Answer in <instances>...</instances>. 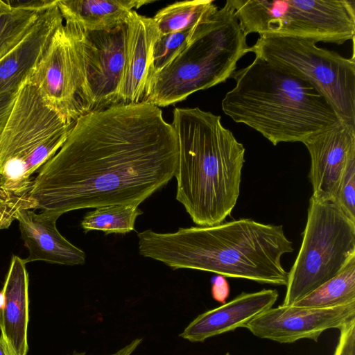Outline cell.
I'll use <instances>...</instances> for the list:
<instances>
[{
  "label": "cell",
  "instance_id": "cell-12",
  "mask_svg": "<svg viewBox=\"0 0 355 355\" xmlns=\"http://www.w3.org/2000/svg\"><path fill=\"white\" fill-rule=\"evenodd\" d=\"M355 318V302L331 308L280 305L260 313L245 327L253 335L279 343L300 339L318 341L326 330L340 329Z\"/></svg>",
  "mask_w": 355,
  "mask_h": 355
},
{
  "label": "cell",
  "instance_id": "cell-7",
  "mask_svg": "<svg viewBox=\"0 0 355 355\" xmlns=\"http://www.w3.org/2000/svg\"><path fill=\"white\" fill-rule=\"evenodd\" d=\"M246 35L342 44L354 40V0H232Z\"/></svg>",
  "mask_w": 355,
  "mask_h": 355
},
{
  "label": "cell",
  "instance_id": "cell-24",
  "mask_svg": "<svg viewBox=\"0 0 355 355\" xmlns=\"http://www.w3.org/2000/svg\"><path fill=\"white\" fill-rule=\"evenodd\" d=\"M196 26L187 31L159 34L152 46L148 78L166 67L188 46L193 39Z\"/></svg>",
  "mask_w": 355,
  "mask_h": 355
},
{
  "label": "cell",
  "instance_id": "cell-14",
  "mask_svg": "<svg viewBox=\"0 0 355 355\" xmlns=\"http://www.w3.org/2000/svg\"><path fill=\"white\" fill-rule=\"evenodd\" d=\"M60 216L34 209H17L12 219L19 223V231L29 254L25 261H43L51 263L75 266L85 263L86 254L67 240L58 231L56 222Z\"/></svg>",
  "mask_w": 355,
  "mask_h": 355
},
{
  "label": "cell",
  "instance_id": "cell-11",
  "mask_svg": "<svg viewBox=\"0 0 355 355\" xmlns=\"http://www.w3.org/2000/svg\"><path fill=\"white\" fill-rule=\"evenodd\" d=\"M125 35L126 24L110 31H91L79 28L91 112L119 103Z\"/></svg>",
  "mask_w": 355,
  "mask_h": 355
},
{
  "label": "cell",
  "instance_id": "cell-8",
  "mask_svg": "<svg viewBox=\"0 0 355 355\" xmlns=\"http://www.w3.org/2000/svg\"><path fill=\"white\" fill-rule=\"evenodd\" d=\"M302 242L288 272L282 305L290 306L335 277L355 257V223L333 201L311 196Z\"/></svg>",
  "mask_w": 355,
  "mask_h": 355
},
{
  "label": "cell",
  "instance_id": "cell-13",
  "mask_svg": "<svg viewBox=\"0 0 355 355\" xmlns=\"http://www.w3.org/2000/svg\"><path fill=\"white\" fill-rule=\"evenodd\" d=\"M303 144L311 157V196L319 200L334 201L345 167L355 156V127L340 121Z\"/></svg>",
  "mask_w": 355,
  "mask_h": 355
},
{
  "label": "cell",
  "instance_id": "cell-22",
  "mask_svg": "<svg viewBox=\"0 0 355 355\" xmlns=\"http://www.w3.org/2000/svg\"><path fill=\"white\" fill-rule=\"evenodd\" d=\"M355 302V257L335 277L295 302L304 308H331Z\"/></svg>",
  "mask_w": 355,
  "mask_h": 355
},
{
  "label": "cell",
  "instance_id": "cell-29",
  "mask_svg": "<svg viewBox=\"0 0 355 355\" xmlns=\"http://www.w3.org/2000/svg\"><path fill=\"white\" fill-rule=\"evenodd\" d=\"M0 355H17L1 336H0Z\"/></svg>",
  "mask_w": 355,
  "mask_h": 355
},
{
  "label": "cell",
  "instance_id": "cell-16",
  "mask_svg": "<svg viewBox=\"0 0 355 355\" xmlns=\"http://www.w3.org/2000/svg\"><path fill=\"white\" fill-rule=\"evenodd\" d=\"M279 297L275 289L242 293L219 307L207 311L193 320L179 336L192 343L234 331L272 308Z\"/></svg>",
  "mask_w": 355,
  "mask_h": 355
},
{
  "label": "cell",
  "instance_id": "cell-27",
  "mask_svg": "<svg viewBox=\"0 0 355 355\" xmlns=\"http://www.w3.org/2000/svg\"><path fill=\"white\" fill-rule=\"evenodd\" d=\"M211 293L216 301L225 304L230 294V286L223 276L218 275L214 278Z\"/></svg>",
  "mask_w": 355,
  "mask_h": 355
},
{
  "label": "cell",
  "instance_id": "cell-2",
  "mask_svg": "<svg viewBox=\"0 0 355 355\" xmlns=\"http://www.w3.org/2000/svg\"><path fill=\"white\" fill-rule=\"evenodd\" d=\"M139 252L173 269L189 268L286 286L281 258L293 251L282 225L241 218L172 233L139 232Z\"/></svg>",
  "mask_w": 355,
  "mask_h": 355
},
{
  "label": "cell",
  "instance_id": "cell-1",
  "mask_svg": "<svg viewBox=\"0 0 355 355\" xmlns=\"http://www.w3.org/2000/svg\"><path fill=\"white\" fill-rule=\"evenodd\" d=\"M178 162L177 134L159 107L113 105L76 120L37 171L24 206L60 216L110 205L139 206L175 176Z\"/></svg>",
  "mask_w": 355,
  "mask_h": 355
},
{
  "label": "cell",
  "instance_id": "cell-26",
  "mask_svg": "<svg viewBox=\"0 0 355 355\" xmlns=\"http://www.w3.org/2000/svg\"><path fill=\"white\" fill-rule=\"evenodd\" d=\"M18 90H10L0 94V135L10 116Z\"/></svg>",
  "mask_w": 355,
  "mask_h": 355
},
{
  "label": "cell",
  "instance_id": "cell-21",
  "mask_svg": "<svg viewBox=\"0 0 355 355\" xmlns=\"http://www.w3.org/2000/svg\"><path fill=\"white\" fill-rule=\"evenodd\" d=\"M218 10L212 0L184 1L163 8L152 18L159 33L167 34L191 29Z\"/></svg>",
  "mask_w": 355,
  "mask_h": 355
},
{
  "label": "cell",
  "instance_id": "cell-20",
  "mask_svg": "<svg viewBox=\"0 0 355 355\" xmlns=\"http://www.w3.org/2000/svg\"><path fill=\"white\" fill-rule=\"evenodd\" d=\"M53 0H0V60L31 31Z\"/></svg>",
  "mask_w": 355,
  "mask_h": 355
},
{
  "label": "cell",
  "instance_id": "cell-18",
  "mask_svg": "<svg viewBox=\"0 0 355 355\" xmlns=\"http://www.w3.org/2000/svg\"><path fill=\"white\" fill-rule=\"evenodd\" d=\"M28 284L25 259L12 255L0 293V331L17 355L28 352Z\"/></svg>",
  "mask_w": 355,
  "mask_h": 355
},
{
  "label": "cell",
  "instance_id": "cell-10",
  "mask_svg": "<svg viewBox=\"0 0 355 355\" xmlns=\"http://www.w3.org/2000/svg\"><path fill=\"white\" fill-rule=\"evenodd\" d=\"M28 80L69 122L91 112L77 26L64 22L58 28Z\"/></svg>",
  "mask_w": 355,
  "mask_h": 355
},
{
  "label": "cell",
  "instance_id": "cell-6",
  "mask_svg": "<svg viewBox=\"0 0 355 355\" xmlns=\"http://www.w3.org/2000/svg\"><path fill=\"white\" fill-rule=\"evenodd\" d=\"M232 0L198 25L188 46L162 70L148 78L143 102L166 107L232 78L249 53Z\"/></svg>",
  "mask_w": 355,
  "mask_h": 355
},
{
  "label": "cell",
  "instance_id": "cell-30",
  "mask_svg": "<svg viewBox=\"0 0 355 355\" xmlns=\"http://www.w3.org/2000/svg\"><path fill=\"white\" fill-rule=\"evenodd\" d=\"M8 197L5 192L0 188V209H3L7 204Z\"/></svg>",
  "mask_w": 355,
  "mask_h": 355
},
{
  "label": "cell",
  "instance_id": "cell-17",
  "mask_svg": "<svg viewBox=\"0 0 355 355\" xmlns=\"http://www.w3.org/2000/svg\"><path fill=\"white\" fill-rule=\"evenodd\" d=\"M159 33L152 17L133 10L126 23L125 60L119 90V103L143 102L152 46Z\"/></svg>",
  "mask_w": 355,
  "mask_h": 355
},
{
  "label": "cell",
  "instance_id": "cell-9",
  "mask_svg": "<svg viewBox=\"0 0 355 355\" xmlns=\"http://www.w3.org/2000/svg\"><path fill=\"white\" fill-rule=\"evenodd\" d=\"M313 40L259 36L249 52L310 83L340 121L355 127V60L318 47Z\"/></svg>",
  "mask_w": 355,
  "mask_h": 355
},
{
  "label": "cell",
  "instance_id": "cell-28",
  "mask_svg": "<svg viewBox=\"0 0 355 355\" xmlns=\"http://www.w3.org/2000/svg\"><path fill=\"white\" fill-rule=\"evenodd\" d=\"M142 340V338H135L133 340H132L129 344L117 350L116 352L108 355H131L136 350L138 346L141 343ZM67 355H87V354L85 352H73L71 354Z\"/></svg>",
  "mask_w": 355,
  "mask_h": 355
},
{
  "label": "cell",
  "instance_id": "cell-5",
  "mask_svg": "<svg viewBox=\"0 0 355 355\" xmlns=\"http://www.w3.org/2000/svg\"><path fill=\"white\" fill-rule=\"evenodd\" d=\"M74 122L49 106L28 78L19 87L0 135V188L8 197L0 209V230L8 228L14 213L24 207L33 174L61 148Z\"/></svg>",
  "mask_w": 355,
  "mask_h": 355
},
{
  "label": "cell",
  "instance_id": "cell-15",
  "mask_svg": "<svg viewBox=\"0 0 355 355\" xmlns=\"http://www.w3.org/2000/svg\"><path fill=\"white\" fill-rule=\"evenodd\" d=\"M63 23L57 0H53L42 10L27 35L0 60V94L18 89L30 78L53 35Z\"/></svg>",
  "mask_w": 355,
  "mask_h": 355
},
{
  "label": "cell",
  "instance_id": "cell-23",
  "mask_svg": "<svg viewBox=\"0 0 355 355\" xmlns=\"http://www.w3.org/2000/svg\"><path fill=\"white\" fill-rule=\"evenodd\" d=\"M138 206L110 205L88 212L81 221V227L89 231H102L105 234H125L135 230L137 218L142 214Z\"/></svg>",
  "mask_w": 355,
  "mask_h": 355
},
{
  "label": "cell",
  "instance_id": "cell-25",
  "mask_svg": "<svg viewBox=\"0 0 355 355\" xmlns=\"http://www.w3.org/2000/svg\"><path fill=\"white\" fill-rule=\"evenodd\" d=\"M333 202L355 223V156L349 159L345 167Z\"/></svg>",
  "mask_w": 355,
  "mask_h": 355
},
{
  "label": "cell",
  "instance_id": "cell-4",
  "mask_svg": "<svg viewBox=\"0 0 355 355\" xmlns=\"http://www.w3.org/2000/svg\"><path fill=\"white\" fill-rule=\"evenodd\" d=\"M232 78L236 84L222 100L223 111L274 146L304 143L340 122L330 103L310 83L261 58L255 56Z\"/></svg>",
  "mask_w": 355,
  "mask_h": 355
},
{
  "label": "cell",
  "instance_id": "cell-19",
  "mask_svg": "<svg viewBox=\"0 0 355 355\" xmlns=\"http://www.w3.org/2000/svg\"><path fill=\"white\" fill-rule=\"evenodd\" d=\"M153 0H57L64 22L83 30L110 31L126 24L132 12Z\"/></svg>",
  "mask_w": 355,
  "mask_h": 355
},
{
  "label": "cell",
  "instance_id": "cell-3",
  "mask_svg": "<svg viewBox=\"0 0 355 355\" xmlns=\"http://www.w3.org/2000/svg\"><path fill=\"white\" fill-rule=\"evenodd\" d=\"M178 142L176 200L196 225L222 223L239 198L245 149L220 116L198 107L173 110Z\"/></svg>",
  "mask_w": 355,
  "mask_h": 355
}]
</instances>
